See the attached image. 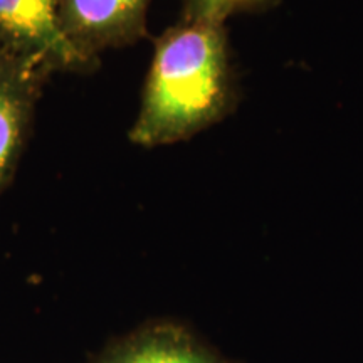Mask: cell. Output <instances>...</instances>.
I'll return each instance as SVG.
<instances>
[{"label": "cell", "instance_id": "6da1fadb", "mask_svg": "<svg viewBox=\"0 0 363 363\" xmlns=\"http://www.w3.org/2000/svg\"><path fill=\"white\" fill-rule=\"evenodd\" d=\"M239 103L225 24L180 19L155 39L130 142H185L225 120Z\"/></svg>", "mask_w": 363, "mask_h": 363}, {"label": "cell", "instance_id": "5b68a950", "mask_svg": "<svg viewBox=\"0 0 363 363\" xmlns=\"http://www.w3.org/2000/svg\"><path fill=\"white\" fill-rule=\"evenodd\" d=\"M99 363H229L177 325H155L135 335Z\"/></svg>", "mask_w": 363, "mask_h": 363}, {"label": "cell", "instance_id": "8992f818", "mask_svg": "<svg viewBox=\"0 0 363 363\" xmlns=\"http://www.w3.org/2000/svg\"><path fill=\"white\" fill-rule=\"evenodd\" d=\"M281 0H182V19L225 24L235 13L264 12Z\"/></svg>", "mask_w": 363, "mask_h": 363}, {"label": "cell", "instance_id": "277c9868", "mask_svg": "<svg viewBox=\"0 0 363 363\" xmlns=\"http://www.w3.org/2000/svg\"><path fill=\"white\" fill-rule=\"evenodd\" d=\"M49 76L34 62L0 52V195L19 167Z\"/></svg>", "mask_w": 363, "mask_h": 363}, {"label": "cell", "instance_id": "3957f363", "mask_svg": "<svg viewBox=\"0 0 363 363\" xmlns=\"http://www.w3.org/2000/svg\"><path fill=\"white\" fill-rule=\"evenodd\" d=\"M150 0H57L66 38L78 51L101 62V52L147 38Z\"/></svg>", "mask_w": 363, "mask_h": 363}, {"label": "cell", "instance_id": "7a4b0ae2", "mask_svg": "<svg viewBox=\"0 0 363 363\" xmlns=\"http://www.w3.org/2000/svg\"><path fill=\"white\" fill-rule=\"evenodd\" d=\"M0 52L34 62L49 74H91L99 67L66 38L57 0H0Z\"/></svg>", "mask_w": 363, "mask_h": 363}]
</instances>
